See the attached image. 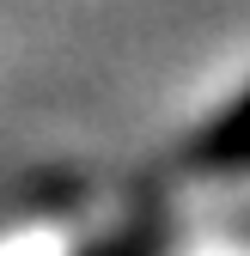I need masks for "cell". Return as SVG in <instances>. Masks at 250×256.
Returning a JSON list of instances; mask_svg holds the SVG:
<instances>
[{
  "label": "cell",
  "instance_id": "6da1fadb",
  "mask_svg": "<svg viewBox=\"0 0 250 256\" xmlns=\"http://www.w3.org/2000/svg\"><path fill=\"white\" fill-rule=\"evenodd\" d=\"M190 165L208 171V177H232V171H250V92L226 110L214 116L202 134L190 140Z\"/></svg>",
  "mask_w": 250,
  "mask_h": 256
}]
</instances>
